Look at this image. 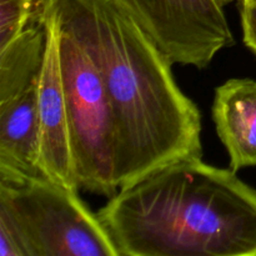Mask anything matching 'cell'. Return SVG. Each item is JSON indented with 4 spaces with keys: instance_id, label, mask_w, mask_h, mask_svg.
Masks as SVG:
<instances>
[{
    "instance_id": "12",
    "label": "cell",
    "mask_w": 256,
    "mask_h": 256,
    "mask_svg": "<svg viewBox=\"0 0 256 256\" xmlns=\"http://www.w3.org/2000/svg\"><path fill=\"white\" fill-rule=\"evenodd\" d=\"M240 14L244 42L256 55V0H242Z\"/></svg>"
},
{
    "instance_id": "1",
    "label": "cell",
    "mask_w": 256,
    "mask_h": 256,
    "mask_svg": "<svg viewBox=\"0 0 256 256\" xmlns=\"http://www.w3.org/2000/svg\"><path fill=\"white\" fill-rule=\"evenodd\" d=\"M94 62L116 130L115 182L124 188L165 164L202 158V114L172 62L116 0H40Z\"/></svg>"
},
{
    "instance_id": "8",
    "label": "cell",
    "mask_w": 256,
    "mask_h": 256,
    "mask_svg": "<svg viewBox=\"0 0 256 256\" xmlns=\"http://www.w3.org/2000/svg\"><path fill=\"white\" fill-rule=\"evenodd\" d=\"M212 120L230 169L256 166V80L229 79L215 89Z\"/></svg>"
},
{
    "instance_id": "7",
    "label": "cell",
    "mask_w": 256,
    "mask_h": 256,
    "mask_svg": "<svg viewBox=\"0 0 256 256\" xmlns=\"http://www.w3.org/2000/svg\"><path fill=\"white\" fill-rule=\"evenodd\" d=\"M38 84L0 102V182H2L18 184L32 178L44 176Z\"/></svg>"
},
{
    "instance_id": "5",
    "label": "cell",
    "mask_w": 256,
    "mask_h": 256,
    "mask_svg": "<svg viewBox=\"0 0 256 256\" xmlns=\"http://www.w3.org/2000/svg\"><path fill=\"white\" fill-rule=\"evenodd\" d=\"M172 64L206 68L234 36L220 0H116Z\"/></svg>"
},
{
    "instance_id": "13",
    "label": "cell",
    "mask_w": 256,
    "mask_h": 256,
    "mask_svg": "<svg viewBox=\"0 0 256 256\" xmlns=\"http://www.w3.org/2000/svg\"><path fill=\"white\" fill-rule=\"evenodd\" d=\"M220 2H222L224 5H226V4H229V2H234V0H220Z\"/></svg>"
},
{
    "instance_id": "6",
    "label": "cell",
    "mask_w": 256,
    "mask_h": 256,
    "mask_svg": "<svg viewBox=\"0 0 256 256\" xmlns=\"http://www.w3.org/2000/svg\"><path fill=\"white\" fill-rule=\"evenodd\" d=\"M38 12L46 28L44 62L38 84L42 174L70 189L79 190L72 128L60 68L59 29L52 15L42 6L40 0Z\"/></svg>"
},
{
    "instance_id": "4",
    "label": "cell",
    "mask_w": 256,
    "mask_h": 256,
    "mask_svg": "<svg viewBox=\"0 0 256 256\" xmlns=\"http://www.w3.org/2000/svg\"><path fill=\"white\" fill-rule=\"evenodd\" d=\"M78 192L45 176L0 182V200L19 218L34 256H119L99 215Z\"/></svg>"
},
{
    "instance_id": "3",
    "label": "cell",
    "mask_w": 256,
    "mask_h": 256,
    "mask_svg": "<svg viewBox=\"0 0 256 256\" xmlns=\"http://www.w3.org/2000/svg\"><path fill=\"white\" fill-rule=\"evenodd\" d=\"M58 29L60 68L80 189L112 198L119 189L115 182L116 130L112 104L99 70L84 48L66 30L59 25Z\"/></svg>"
},
{
    "instance_id": "11",
    "label": "cell",
    "mask_w": 256,
    "mask_h": 256,
    "mask_svg": "<svg viewBox=\"0 0 256 256\" xmlns=\"http://www.w3.org/2000/svg\"><path fill=\"white\" fill-rule=\"evenodd\" d=\"M0 256H34L24 226L4 200H0Z\"/></svg>"
},
{
    "instance_id": "9",
    "label": "cell",
    "mask_w": 256,
    "mask_h": 256,
    "mask_svg": "<svg viewBox=\"0 0 256 256\" xmlns=\"http://www.w3.org/2000/svg\"><path fill=\"white\" fill-rule=\"evenodd\" d=\"M45 44L46 28L36 5L35 24L29 25L12 44L0 50V102L39 82Z\"/></svg>"
},
{
    "instance_id": "2",
    "label": "cell",
    "mask_w": 256,
    "mask_h": 256,
    "mask_svg": "<svg viewBox=\"0 0 256 256\" xmlns=\"http://www.w3.org/2000/svg\"><path fill=\"white\" fill-rule=\"evenodd\" d=\"M98 215L119 256H256V189L202 158L158 168Z\"/></svg>"
},
{
    "instance_id": "10",
    "label": "cell",
    "mask_w": 256,
    "mask_h": 256,
    "mask_svg": "<svg viewBox=\"0 0 256 256\" xmlns=\"http://www.w3.org/2000/svg\"><path fill=\"white\" fill-rule=\"evenodd\" d=\"M39 0H0V50L29 26Z\"/></svg>"
}]
</instances>
